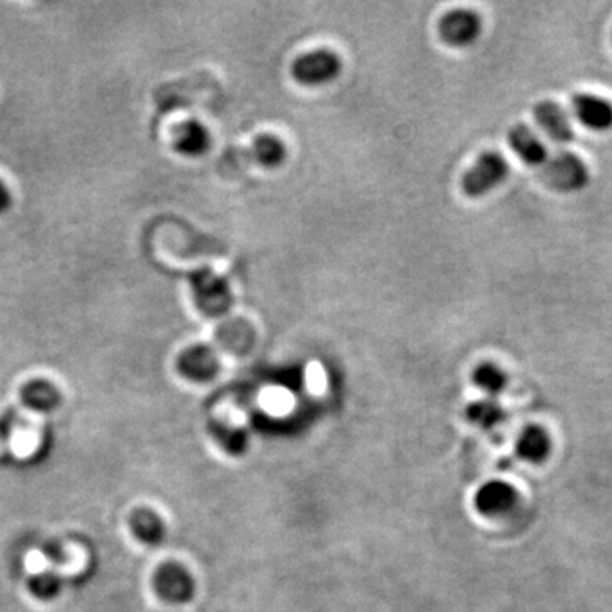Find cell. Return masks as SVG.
<instances>
[{"label":"cell","instance_id":"cell-11","mask_svg":"<svg viewBox=\"0 0 612 612\" xmlns=\"http://www.w3.org/2000/svg\"><path fill=\"white\" fill-rule=\"evenodd\" d=\"M573 114L589 130L607 131L612 128V104L592 94H577L572 101Z\"/></svg>","mask_w":612,"mask_h":612},{"label":"cell","instance_id":"cell-12","mask_svg":"<svg viewBox=\"0 0 612 612\" xmlns=\"http://www.w3.org/2000/svg\"><path fill=\"white\" fill-rule=\"evenodd\" d=\"M174 148L186 157H201L211 145L210 131L196 119H187L174 130Z\"/></svg>","mask_w":612,"mask_h":612},{"label":"cell","instance_id":"cell-10","mask_svg":"<svg viewBox=\"0 0 612 612\" xmlns=\"http://www.w3.org/2000/svg\"><path fill=\"white\" fill-rule=\"evenodd\" d=\"M534 118L539 128L555 143L573 142V128L568 114L560 104L541 101L534 108Z\"/></svg>","mask_w":612,"mask_h":612},{"label":"cell","instance_id":"cell-6","mask_svg":"<svg viewBox=\"0 0 612 612\" xmlns=\"http://www.w3.org/2000/svg\"><path fill=\"white\" fill-rule=\"evenodd\" d=\"M519 505V492L510 483L492 480L483 483L475 493V509L485 517H505Z\"/></svg>","mask_w":612,"mask_h":612},{"label":"cell","instance_id":"cell-8","mask_svg":"<svg viewBox=\"0 0 612 612\" xmlns=\"http://www.w3.org/2000/svg\"><path fill=\"white\" fill-rule=\"evenodd\" d=\"M286 157V148L283 142L272 135H261L255 138L254 143L247 148H240L238 152L233 153V164H249L261 165V167H278L283 164Z\"/></svg>","mask_w":612,"mask_h":612},{"label":"cell","instance_id":"cell-5","mask_svg":"<svg viewBox=\"0 0 612 612\" xmlns=\"http://www.w3.org/2000/svg\"><path fill=\"white\" fill-rule=\"evenodd\" d=\"M340 58L330 50H315L296 58L291 74L303 85H322L340 74Z\"/></svg>","mask_w":612,"mask_h":612},{"label":"cell","instance_id":"cell-14","mask_svg":"<svg viewBox=\"0 0 612 612\" xmlns=\"http://www.w3.org/2000/svg\"><path fill=\"white\" fill-rule=\"evenodd\" d=\"M551 448L553 444L550 434L539 425H529L521 432V436L517 437V456L531 465H539L550 458Z\"/></svg>","mask_w":612,"mask_h":612},{"label":"cell","instance_id":"cell-13","mask_svg":"<svg viewBox=\"0 0 612 612\" xmlns=\"http://www.w3.org/2000/svg\"><path fill=\"white\" fill-rule=\"evenodd\" d=\"M509 143L512 150L519 155V159L531 167H543L548 160V148L531 128L526 125H516L509 131Z\"/></svg>","mask_w":612,"mask_h":612},{"label":"cell","instance_id":"cell-9","mask_svg":"<svg viewBox=\"0 0 612 612\" xmlns=\"http://www.w3.org/2000/svg\"><path fill=\"white\" fill-rule=\"evenodd\" d=\"M177 368L181 371L182 376H186L187 380L203 383L215 378L220 368L218 357L215 352L211 351L210 347L194 346L189 347L182 352Z\"/></svg>","mask_w":612,"mask_h":612},{"label":"cell","instance_id":"cell-4","mask_svg":"<svg viewBox=\"0 0 612 612\" xmlns=\"http://www.w3.org/2000/svg\"><path fill=\"white\" fill-rule=\"evenodd\" d=\"M153 585L160 597L170 604H186L193 601L196 594V580L193 573L176 561H169L157 570L153 577Z\"/></svg>","mask_w":612,"mask_h":612},{"label":"cell","instance_id":"cell-15","mask_svg":"<svg viewBox=\"0 0 612 612\" xmlns=\"http://www.w3.org/2000/svg\"><path fill=\"white\" fill-rule=\"evenodd\" d=\"M21 400L34 412H53L62 402V393L50 380H31L21 390Z\"/></svg>","mask_w":612,"mask_h":612},{"label":"cell","instance_id":"cell-19","mask_svg":"<svg viewBox=\"0 0 612 612\" xmlns=\"http://www.w3.org/2000/svg\"><path fill=\"white\" fill-rule=\"evenodd\" d=\"M12 206V194L11 189L7 186L6 182L0 179V215L6 213Z\"/></svg>","mask_w":612,"mask_h":612},{"label":"cell","instance_id":"cell-16","mask_svg":"<svg viewBox=\"0 0 612 612\" xmlns=\"http://www.w3.org/2000/svg\"><path fill=\"white\" fill-rule=\"evenodd\" d=\"M131 531L135 538L147 546H159L167 536L164 519L152 509H138L130 519Z\"/></svg>","mask_w":612,"mask_h":612},{"label":"cell","instance_id":"cell-7","mask_svg":"<svg viewBox=\"0 0 612 612\" xmlns=\"http://www.w3.org/2000/svg\"><path fill=\"white\" fill-rule=\"evenodd\" d=\"M482 33V19L468 9H454L439 21V34L446 45L465 48L478 40Z\"/></svg>","mask_w":612,"mask_h":612},{"label":"cell","instance_id":"cell-18","mask_svg":"<svg viewBox=\"0 0 612 612\" xmlns=\"http://www.w3.org/2000/svg\"><path fill=\"white\" fill-rule=\"evenodd\" d=\"M473 383L487 395L488 398L499 397L509 385V376L504 369L493 363H482L473 371Z\"/></svg>","mask_w":612,"mask_h":612},{"label":"cell","instance_id":"cell-17","mask_svg":"<svg viewBox=\"0 0 612 612\" xmlns=\"http://www.w3.org/2000/svg\"><path fill=\"white\" fill-rule=\"evenodd\" d=\"M466 415L471 424L483 431H493L505 422V410L495 398H482L471 403Z\"/></svg>","mask_w":612,"mask_h":612},{"label":"cell","instance_id":"cell-3","mask_svg":"<svg viewBox=\"0 0 612 612\" xmlns=\"http://www.w3.org/2000/svg\"><path fill=\"white\" fill-rule=\"evenodd\" d=\"M509 176L507 160L497 152H485L476 160L461 181V189L468 198H483L492 193Z\"/></svg>","mask_w":612,"mask_h":612},{"label":"cell","instance_id":"cell-1","mask_svg":"<svg viewBox=\"0 0 612 612\" xmlns=\"http://www.w3.org/2000/svg\"><path fill=\"white\" fill-rule=\"evenodd\" d=\"M541 177L555 191L577 193L589 184L590 174L584 160L575 153L558 152L544 162Z\"/></svg>","mask_w":612,"mask_h":612},{"label":"cell","instance_id":"cell-2","mask_svg":"<svg viewBox=\"0 0 612 612\" xmlns=\"http://www.w3.org/2000/svg\"><path fill=\"white\" fill-rule=\"evenodd\" d=\"M189 283L193 288L194 301L206 317H220L232 306V293L227 281L211 269L191 272Z\"/></svg>","mask_w":612,"mask_h":612}]
</instances>
